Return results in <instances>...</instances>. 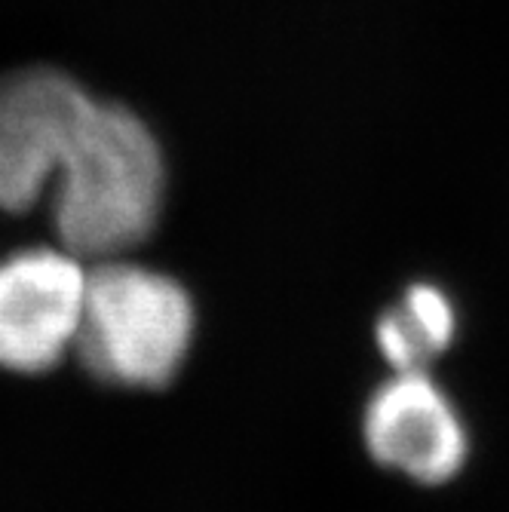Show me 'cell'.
<instances>
[{"mask_svg":"<svg viewBox=\"0 0 509 512\" xmlns=\"http://www.w3.org/2000/svg\"><path fill=\"white\" fill-rule=\"evenodd\" d=\"M53 224L77 258H117L142 243L163 206V154L151 129L117 105H92L56 172Z\"/></svg>","mask_w":509,"mask_h":512,"instance_id":"obj_1","label":"cell"},{"mask_svg":"<svg viewBox=\"0 0 509 512\" xmlns=\"http://www.w3.org/2000/svg\"><path fill=\"white\" fill-rule=\"evenodd\" d=\"M194 304L172 276L105 258L86 270L74 350L117 387L169 384L191 350Z\"/></svg>","mask_w":509,"mask_h":512,"instance_id":"obj_2","label":"cell"},{"mask_svg":"<svg viewBox=\"0 0 509 512\" xmlns=\"http://www.w3.org/2000/svg\"><path fill=\"white\" fill-rule=\"evenodd\" d=\"M92 105L96 99L50 68L0 80V209L25 212L40 200Z\"/></svg>","mask_w":509,"mask_h":512,"instance_id":"obj_3","label":"cell"},{"mask_svg":"<svg viewBox=\"0 0 509 512\" xmlns=\"http://www.w3.org/2000/svg\"><path fill=\"white\" fill-rule=\"evenodd\" d=\"M83 292L86 267L65 246L0 261V368L40 375L74 350Z\"/></svg>","mask_w":509,"mask_h":512,"instance_id":"obj_4","label":"cell"},{"mask_svg":"<svg viewBox=\"0 0 509 512\" xmlns=\"http://www.w3.org/2000/svg\"><path fill=\"white\" fill-rule=\"evenodd\" d=\"M365 445L378 463L424 485L448 482L467 457L464 424L424 371H396L372 396Z\"/></svg>","mask_w":509,"mask_h":512,"instance_id":"obj_5","label":"cell"},{"mask_svg":"<svg viewBox=\"0 0 509 512\" xmlns=\"http://www.w3.org/2000/svg\"><path fill=\"white\" fill-rule=\"evenodd\" d=\"M399 310L408 316V322L414 325V332H418V338L424 341L430 356L451 344V338H454V307L439 289L414 286L405 295V301L399 304Z\"/></svg>","mask_w":509,"mask_h":512,"instance_id":"obj_6","label":"cell"}]
</instances>
